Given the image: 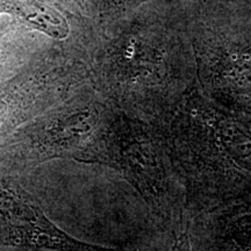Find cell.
Wrapping results in <instances>:
<instances>
[{
  "mask_svg": "<svg viewBox=\"0 0 251 251\" xmlns=\"http://www.w3.org/2000/svg\"><path fill=\"white\" fill-rule=\"evenodd\" d=\"M162 130L184 181L188 214L251 200V119L216 106L196 81Z\"/></svg>",
  "mask_w": 251,
  "mask_h": 251,
  "instance_id": "1",
  "label": "cell"
},
{
  "mask_svg": "<svg viewBox=\"0 0 251 251\" xmlns=\"http://www.w3.org/2000/svg\"><path fill=\"white\" fill-rule=\"evenodd\" d=\"M107 150L137 185L153 218L172 234L184 231L188 225L186 190L161 128L120 118L113 125Z\"/></svg>",
  "mask_w": 251,
  "mask_h": 251,
  "instance_id": "2",
  "label": "cell"
},
{
  "mask_svg": "<svg viewBox=\"0 0 251 251\" xmlns=\"http://www.w3.org/2000/svg\"><path fill=\"white\" fill-rule=\"evenodd\" d=\"M0 236L11 246L45 248L56 251H111L69 236L12 191L0 187Z\"/></svg>",
  "mask_w": 251,
  "mask_h": 251,
  "instance_id": "3",
  "label": "cell"
},
{
  "mask_svg": "<svg viewBox=\"0 0 251 251\" xmlns=\"http://www.w3.org/2000/svg\"><path fill=\"white\" fill-rule=\"evenodd\" d=\"M169 251H193L192 247H191L190 237H188L187 228L181 233L176 235Z\"/></svg>",
  "mask_w": 251,
  "mask_h": 251,
  "instance_id": "4",
  "label": "cell"
},
{
  "mask_svg": "<svg viewBox=\"0 0 251 251\" xmlns=\"http://www.w3.org/2000/svg\"><path fill=\"white\" fill-rule=\"evenodd\" d=\"M124 1L130 2V4H140L142 1H147V0H124Z\"/></svg>",
  "mask_w": 251,
  "mask_h": 251,
  "instance_id": "5",
  "label": "cell"
}]
</instances>
